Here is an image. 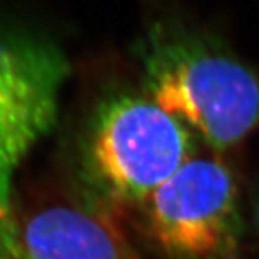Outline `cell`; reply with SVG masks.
Returning a JSON list of instances; mask_svg holds the SVG:
<instances>
[{
    "label": "cell",
    "instance_id": "6da1fadb",
    "mask_svg": "<svg viewBox=\"0 0 259 259\" xmlns=\"http://www.w3.org/2000/svg\"><path fill=\"white\" fill-rule=\"evenodd\" d=\"M145 83L158 106L215 150L230 149L259 126V73L212 44L153 41Z\"/></svg>",
    "mask_w": 259,
    "mask_h": 259
},
{
    "label": "cell",
    "instance_id": "7a4b0ae2",
    "mask_svg": "<svg viewBox=\"0 0 259 259\" xmlns=\"http://www.w3.org/2000/svg\"><path fill=\"white\" fill-rule=\"evenodd\" d=\"M191 147L186 125L152 99L117 96L92 123L89 162L113 197L145 203L191 159Z\"/></svg>",
    "mask_w": 259,
    "mask_h": 259
},
{
    "label": "cell",
    "instance_id": "3957f363",
    "mask_svg": "<svg viewBox=\"0 0 259 259\" xmlns=\"http://www.w3.org/2000/svg\"><path fill=\"white\" fill-rule=\"evenodd\" d=\"M158 245L177 259H234L240 215L234 180L214 159H189L145 201Z\"/></svg>",
    "mask_w": 259,
    "mask_h": 259
},
{
    "label": "cell",
    "instance_id": "277c9868",
    "mask_svg": "<svg viewBox=\"0 0 259 259\" xmlns=\"http://www.w3.org/2000/svg\"><path fill=\"white\" fill-rule=\"evenodd\" d=\"M66 57L55 47L0 39V211L11 212L13 180L57 120Z\"/></svg>",
    "mask_w": 259,
    "mask_h": 259
},
{
    "label": "cell",
    "instance_id": "5b68a950",
    "mask_svg": "<svg viewBox=\"0 0 259 259\" xmlns=\"http://www.w3.org/2000/svg\"><path fill=\"white\" fill-rule=\"evenodd\" d=\"M25 259H135L120 233L99 214L55 206L21 228Z\"/></svg>",
    "mask_w": 259,
    "mask_h": 259
},
{
    "label": "cell",
    "instance_id": "8992f818",
    "mask_svg": "<svg viewBox=\"0 0 259 259\" xmlns=\"http://www.w3.org/2000/svg\"><path fill=\"white\" fill-rule=\"evenodd\" d=\"M256 222H257V228H259V201H257V209H256Z\"/></svg>",
    "mask_w": 259,
    "mask_h": 259
}]
</instances>
